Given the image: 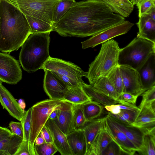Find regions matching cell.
Returning a JSON list of instances; mask_svg holds the SVG:
<instances>
[{
    "label": "cell",
    "mask_w": 155,
    "mask_h": 155,
    "mask_svg": "<svg viewBox=\"0 0 155 155\" xmlns=\"http://www.w3.org/2000/svg\"><path fill=\"white\" fill-rule=\"evenodd\" d=\"M18 103L21 108L24 110L26 107L25 103L24 101L22 99H20L18 100Z\"/></svg>",
    "instance_id": "681fc988"
},
{
    "label": "cell",
    "mask_w": 155,
    "mask_h": 155,
    "mask_svg": "<svg viewBox=\"0 0 155 155\" xmlns=\"http://www.w3.org/2000/svg\"><path fill=\"white\" fill-rule=\"evenodd\" d=\"M143 155H155V135L144 134L143 139Z\"/></svg>",
    "instance_id": "e575fe53"
},
{
    "label": "cell",
    "mask_w": 155,
    "mask_h": 155,
    "mask_svg": "<svg viewBox=\"0 0 155 155\" xmlns=\"http://www.w3.org/2000/svg\"><path fill=\"white\" fill-rule=\"evenodd\" d=\"M107 5L114 13L124 18L129 16L134 5L129 0H99Z\"/></svg>",
    "instance_id": "cb8c5ba5"
},
{
    "label": "cell",
    "mask_w": 155,
    "mask_h": 155,
    "mask_svg": "<svg viewBox=\"0 0 155 155\" xmlns=\"http://www.w3.org/2000/svg\"><path fill=\"white\" fill-rule=\"evenodd\" d=\"M34 148L35 155H53L58 151L53 143L34 144Z\"/></svg>",
    "instance_id": "d590c367"
},
{
    "label": "cell",
    "mask_w": 155,
    "mask_h": 155,
    "mask_svg": "<svg viewBox=\"0 0 155 155\" xmlns=\"http://www.w3.org/2000/svg\"><path fill=\"white\" fill-rule=\"evenodd\" d=\"M137 70L144 91L155 86V53H152Z\"/></svg>",
    "instance_id": "e0dca14e"
},
{
    "label": "cell",
    "mask_w": 155,
    "mask_h": 155,
    "mask_svg": "<svg viewBox=\"0 0 155 155\" xmlns=\"http://www.w3.org/2000/svg\"><path fill=\"white\" fill-rule=\"evenodd\" d=\"M0 103L3 109H6L11 116L21 121L24 110L21 108L13 96L0 81Z\"/></svg>",
    "instance_id": "9a60e30c"
},
{
    "label": "cell",
    "mask_w": 155,
    "mask_h": 155,
    "mask_svg": "<svg viewBox=\"0 0 155 155\" xmlns=\"http://www.w3.org/2000/svg\"><path fill=\"white\" fill-rule=\"evenodd\" d=\"M142 99L138 107L140 109L145 104L151 103L155 101V86L149 89L141 94Z\"/></svg>",
    "instance_id": "74e56055"
},
{
    "label": "cell",
    "mask_w": 155,
    "mask_h": 155,
    "mask_svg": "<svg viewBox=\"0 0 155 155\" xmlns=\"http://www.w3.org/2000/svg\"><path fill=\"white\" fill-rule=\"evenodd\" d=\"M139 17L147 13L152 8L155 7V0H141L137 6Z\"/></svg>",
    "instance_id": "f35d334b"
},
{
    "label": "cell",
    "mask_w": 155,
    "mask_h": 155,
    "mask_svg": "<svg viewBox=\"0 0 155 155\" xmlns=\"http://www.w3.org/2000/svg\"><path fill=\"white\" fill-rule=\"evenodd\" d=\"M25 15L30 26L31 34L50 32L53 31L52 25L29 16Z\"/></svg>",
    "instance_id": "f546056e"
},
{
    "label": "cell",
    "mask_w": 155,
    "mask_h": 155,
    "mask_svg": "<svg viewBox=\"0 0 155 155\" xmlns=\"http://www.w3.org/2000/svg\"><path fill=\"white\" fill-rule=\"evenodd\" d=\"M61 109H56L54 110L50 114L49 118L52 120L57 119L59 115Z\"/></svg>",
    "instance_id": "7dc6e473"
},
{
    "label": "cell",
    "mask_w": 155,
    "mask_h": 155,
    "mask_svg": "<svg viewBox=\"0 0 155 155\" xmlns=\"http://www.w3.org/2000/svg\"><path fill=\"white\" fill-rule=\"evenodd\" d=\"M64 100L74 105L81 104L91 101L84 90L82 84L68 87L65 94Z\"/></svg>",
    "instance_id": "603a6c76"
},
{
    "label": "cell",
    "mask_w": 155,
    "mask_h": 155,
    "mask_svg": "<svg viewBox=\"0 0 155 155\" xmlns=\"http://www.w3.org/2000/svg\"><path fill=\"white\" fill-rule=\"evenodd\" d=\"M124 21L101 1L86 0L74 2L53 25V31L63 37L93 36Z\"/></svg>",
    "instance_id": "6da1fadb"
},
{
    "label": "cell",
    "mask_w": 155,
    "mask_h": 155,
    "mask_svg": "<svg viewBox=\"0 0 155 155\" xmlns=\"http://www.w3.org/2000/svg\"><path fill=\"white\" fill-rule=\"evenodd\" d=\"M12 132L18 136L23 138V132L22 123L20 122L11 121L9 125Z\"/></svg>",
    "instance_id": "7bdbcfd3"
},
{
    "label": "cell",
    "mask_w": 155,
    "mask_h": 155,
    "mask_svg": "<svg viewBox=\"0 0 155 155\" xmlns=\"http://www.w3.org/2000/svg\"><path fill=\"white\" fill-rule=\"evenodd\" d=\"M139 112L140 111L121 109L120 112L119 114L122 116L131 125L135 121Z\"/></svg>",
    "instance_id": "60d3db41"
},
{
    "label": "cell",
    "mask_w": 155,
    "mask_h": 155,
    "mask_svg": "<svg viewBox=\"0 0 155 155\" xmlns=\"http://www.w3.org/2000/svg\"><path fill=\"white\" fill-rule=\"evenodd\" d=\"M31 107L27 111H25L23 117L20 121L22 123L23 130V140L29 141L31 127Z\"/></svg>",
    "instance_id": "836d02e7"
},
{
    "label": "cell",
    "mask_w": 155,
    "mask_h": 155,
    "mask_svg": "<svg viewBox=\"0 0 155 155\" xmlns=\"http://www.w3.org/2000/svg\"><path fill=\"white\" fill-rule=\"evenodd\" d=\"M134 25V23L128 21H124L82 42V48L85 49L89 48H94L116 36L125 34Z\"/></svg>",
    "instance_id": "30bf717a"
},
{
    "label": "cell",
    "mask_w": 155,
    "mask_h": 155,
    "mask_svg": "<svg viewBox=\"0 0 155 155\" xmlns=\"http://www.w3.org/2000/svg\"><path fill=\"white\" fill-rule=\"evenodd\" d=\"M44 90L50 99L64 100L68 87L53 72L45 69Z\"/></svg>",
    "instance_id": "7c38bea8"
},
{
    "label": "cell",
    "mask_w": 155,
    "mask_h": 155,
    "mask_svg": "<svg viewBox=\"0 0 155 155\" xmlns=\"http://www.w3.org/2000/svg\"><path fill=\"white\" fill-rule=\"evenodd\" d=\"M73 155H85L87 151L86 140L83 129L75 130L66 135Z\"/></svg>",
    "instance_id": "44dd1931"
},
{
    "label": "cell",
    "mask_w": 155,
    "mask_h": 155,
    "mask_svg": "<svg viewBox=\"0 0 155 155\" xmlns=\"http://www.w3.org/2000/svg\"><path fill=\"white\" fill-rule=\"evenodd\" d=\"M67 102L50 99L39 101L31 107V127L29 141L33 145L41 130L49 119L51 113L56 109H60Z\"/></svg>",
    "instance_id": "8992f818"
},
{
    "label": "cell",
    "mask_w": 155,
    "mask_h": 155,
    "mask_svg": "<svg viewBox=\"0 0 155 155\" xmlns=\"http://www.w3.org/2000/svg\"><path fill=\"white\" fill-rule=\"evenodd\" d=\"M92 85L96 89L109 97L120 102L118 100L117 95L114 85L107 77L100 78Z\"/></svg>",
    "instance_id": "f1b7e54d"
},
{
    "label": "cell",
    "mask_w": 155,
    "mask_h": 155,
    "mask_svg": "<svg viewBox=\"0 0 155 155\" xmlns=\"http://www.w3.org/2000/svg\"><path fill=\"white\" fill-rule=\"evenodd\" d=\"M141 0H131L130 2L134 5H136L137 6Z\"/></svg>",
    "instance_id": "f907efd6"
},
{
    "label": "cell",
    "mask_w": 155,
    "mask_h": 155,
    "mask_svg": "<svg viewBox=\"0 0 155 155\" xmlns=\"http://www.w3.org/2000/svg\"><path fill=\"white\" fill-rule=\"evenodd\" d=\"M104 124L106 132L123 153L133 155L136 152H139V150L113 124L107 114L105 117Z\"/></svg>",
    "instance_id": "8fae6325"
},
{
    "label": "cell",
    "mask_w": 155,
    "mask_h": 155,
    "mask_svg": "<svg viewBox=\"0 0 155 155\" xmlns=\"http://www.w3.org/2000/svg\"><path fill=\"white\" fill-rule=\"evenodd\" d=\"M104 121V120L97 134L85 155H101L108 145L113 141L106 131Z\"/></svg>",
    "instance_id": "7402d4cb"
},
{
    "label": "cell",
    "mask_w": 155,
    "mask_h": 155,
    "mask_svg": "<svg viewBox=\"0 0 155 155\" xmlns=\"http://www.w3.org/2000/svg\"><path fill=\"white\" fill-rule=\"evenodd\" d=\"M106 77L114 85L118 99L120 94L123 92L124 88L122 75L119 65L114 68Z\"/></svg>",
    "instance_id": "1f68e13d"
},
{
    "label": "cell",
    "mask_w": 155,
    "mask_h": 155,
    "mask_svg": "<svg viewBox=\"0 0 155 155\" xmlns=\"http://www.w3.org/2000/svg\"><path fill=\"white\" fill-rule=\"evenodd\" d=\"M105 117L87 122L83 130L87 145V151L93 143L101 128Z\"/></svg>",
    "instance_id": "484cf974"
},
{
    "label": "cell",
    "mask_w": 155,
    "mask_h": 155,
    "mask_svg": "<svg viewBox=\"0 0 155 155\" xmlns=\"http://www.w3.org/2000/svg\"><path fill=\"white\" fill-rule=\"evenodd\" d=\"M23 138L12 134L0 141V150L7 155H15L22 141Z\"/></svg>",
    "instance_id": "83f0119b"
},
{
    "label": "cell",
    "mask_w": 155,
    "mask_h": 155,
    "mask_svg": "<svg viewBox=\"0 0 155 155\" xmlns=\"http://www.w3.org/2000/svg\"><path fill=\"white\" fill-rule=\"evenodd\" d=\"M74 106V104L66 102L61 109L58 118L53 120L66 135L75 130L73 120Z\"/></svg>",
    "instance_id": "d6986e66"
},
{
    "label": "cell",
    "mask_w": 155,
    "mask_h": 155,
    "mask_svg": "<svg viewBox=\"0 0 155 155\" xmlns=\"http://www.w3.org/2000/svg\"><path fill=\"white\" fill-rule=\"evenodd\" d=\"M122 153L119 146L112 141L102 151L101 155H119L122 154Z\"/></svg>",
    "instance_id": "ab89813d"
},
{
    "label": "cell",
    "mask_w": 155,
    "mask_h": 155,
    "mask_svg": "<svg viewBox=\"0 0 155 155\" xmlns=\"http://www.w3.org/2000/svg\"><path fill=\"white\" fill-rule=\"evenodd\" d=\"M153 53L155 43L137 37L126 47L120 48L118 64L137 70Z\"/></svg>",
    "instance_id": "5b68a950"
},
{
    "label": "cell",
    "mask_w": 155,
    "mask_h": 155,
    "mask_svg": "<svg viewBox=\"0 0 155 155\" xmlns=\"http://www.w3.org/2000/svg\"><path fill=\"white\" fill-rule=\"evenodd\" d=\"M155 101L144 105L131 125L140 129L144 134L155 135Z\"/></svg>",
    "instance_id": "4fadbf2b"
},
{
    "label": "cell",
    "mask_w": 155,
    "mask_h": 155,
    "mask_svg": "<svg viewBox=\"0 0 155 155\" xmlns=\"http://www.w3.org/2000/svg\"><path fill=\"white\" fill-rule=\"evenodd\" d=\"M50 130L53 143L62 155H73L68 143L66 135L64 134L52 120L49 118L45 125Z\"/></svg>",
    "instance_id": "2e32d148"
},
{
    "label": "cell",
    "mask_w": 155,
    "mask_h": 155,
    "mask_svg": "<svg viewBox=\"0 0 155 155\" xmlns=\"http://www.w3.org/2000/svg\"><path fill=\"white\" fill-rule=\"evenodd\" d=\"M113 124L126 136L127 137L139 150L142 154L144 148V133L139 128L131 125H128L115 119L107 114Z\"/></svg>",
    "instance_id": "ac0fdd59"
},
{
    "label": "cell",
    "mask_w": 155,
    "mask_h": 155,
    "mask_svg": "<svg viewBox=\"0 0 155 155\" xmlns=\"http://www.w3.org/2000/svg\"><path fill=\"white\" fill-rule=\"evenodd\" d=\"M12 134L8 128L0 126V141Z\"/></svg>",
    "instance_id": "bcb514c9"
},
{
    "label": "cell",
    "mask_w": 155,
    "mask_h": 155,
    "mask_svg": "<svg viewBox=\"0 0 155 155\" xmlns=\"http://www.w3.org/2000/svg\"><path fill=\"white\" fill-rule=\"evenodd\" d=\"M104 108L107 111L113 114H118L121 111V109L117 104L107 105L104 106Z\"/></svg>",
    "instance_id": "f6af8a7d"
},
{
    "label": "cell",
    "mask_w": 155,
    "mask_h": 155,
    "mask_svg": "<svg viewBox=\"0 0 155 155\" xmlns=\"http://www.w3.org/2000/svg\"><path fill=\"white\" fill-rule=\"evenodd\" d=\"M138 96L127 92H122L118 97L120 104L124 102L135 104Z\"/></svg>",
    "instance_id": "b9f144b4"
},
{
    "label": "cell",
    "mask_w": 155,
    "mask_h": 155,
    "mask_svg": "<svg viewBox=\"0 0 155 155\" xmlns=\"http://www.w3.org/2000/svg\"><path fill=\"white\" fill-rule=\"evenodd\" d=\"M82 85L84 90L91 101L97 102L104 107L120 103V101L115 100L97 90L91 85L84 82Z\"/></svg>",
    "instance_id": "d4e9b609"
},
{
    "label": "cell",
    "mask_w": 155,
    "mask_h": 155,
    "mask_svg": "<svg viewBox=\"0 0 155 155\" xmlns=\"http://www.w3.org/2000/svg\"><path fill=\"white\" fill-rule=\"evenodd\" d=\"M139 18L136 23L139 29L137 37L155 43V19L148 13Z\"/></svg>",
    "instance_id": "ffe728a7"
},
{
    "label": "cell",
    "mask_w": 155,
    "mask_h": 155,
    "mask_svg": "<svg viewBox=\"0 0 155 155\" xmlns=\"http://www.w3.org/2000/svg\"><path fill=\"white\" fill-rule=\"evenodd\" d=\"M34 146L30 141L22 140L15 155H35Z\"/></svg>",
    "instance_id": "8d00e7d4"
},
{
    "label": "cell",
    "mask_w": 155,
    "mask_h": 155,
    "mask_svg": "<svg viewBox=\"0 0 155 155\" xmlns=\"http://www.w3.org/2000/svg\"><path fill=\"white\" fill-rule=\"evenodd\" d=\"M73 120L75 130L83 129L87 122L81 104L74 105Z\"/></svg>",
    "instance_id": "d6a6232c"
},
{
    "label": "cell",
    "mask_w": 155,
    "mask_h": 155,
    "mask_svg": "<svg viewBox=\"0 0 155 155\" xmlns=\"http://www.w3.org/2000/svg\"><path fill=\"white\" fill-rule=\"evenodd\" d=\"M31 34L25 15L6 0H0V51H17Z\"/></svg>",
    "instance_id": "7a4b0ae2"
},
{
    "label": "cell",
    "mask_w": 155,
    "mask_h": 155,
    "mask_svg": "<svg viewBox=\"0 0 155 155\" xmlns=\"http://www.w3.org/2000/svg\"><path fill=\"white\" fill-rule=\"evenodd\" d=\"M120 48L118 43L111 39L102 44L101 48L94 61L89 65L86 77L91 85L107 75L118 65Z\"/></svg>",
    "instance_id": "277c9868"
},
{
    "label": "cell",
    "mask_w": 155,
    "mask_h": 155,
    "mask_svg": "<svg viewBox=\"0 0 155 155\" xmlns=\"http://www.w3.org/2000/svg\"><path fill=\"white\" fill-rule=\"evenodd\" d=\"M50 33L31 34L21 46L19 61L27 72L32 73L42 69L50 57Z\"/></svg>",
    "instance_id": "3957f363"
},
{
    "label": "cell",
    "mask_w": 155,
    "mask_h": 155,
    "mask_svg": "<svg viewBox=\"0 0 155 155\" xmlns=\"http://www.w3.org/2000/svg\"><path fill=\"white\" fill-rule=\"evenodd\" d=\"M81 104L86 122L99 118L104 112V107L94 101H91Z\"/></svg>",
    "instance_id": "4316f807"
},
{
    "label": "cell",
    "mask_w": 155,
    "mask_h": 155,
    "mask_svg": "<svg viewBox=\"0 0 155 155\" xmlns=\"http://www.w3.org/2000/svg\"><path fill=\"white\" fill-rule=\"evenodd\" d=\"M19 61L9 53L0 52V81L16 84L22 78Z\"/></svg>",
    "instance_id": "9c48e42d"
},
{
    "label": "cell",
    "mask_w": 155,
    "mask_h": 155,
    "mask_svg": "<svg viewBox=\"0 0 155 155\" xmlns=\"http://www.w3.org/2000/svg\"><path fill=\"white\" fill-rule=\"evenodd\" d=\"M75 2V0H59L57 2L54 9L53 25L60 20Z\"/></svg>",
    "instance_id": "4dcf8cb0"
},
{
    "label": "cell",
    "mask_w": 155,
    "mask_h": 155,
    "mask_svg": "<svg viewBox=\"0 0 155 155\" xmlns=\"http://www.w3.org/2000/svg\"><path fill=\"white\" fill-rule=\"evenodd\" d=\"M119 66L123 80V92L128 93L138 96H140L144 91L138 72L136 70L128 66Z\"/></svg>",
    "instance_id": "5bb4252c"
},
{
    "label": "cell",
    "mask_w": 155,
    "mask_h": 155,
    "mask_svg": "<svg viewBox=\"0 0 155 155\" xmlns=\"http://www.w3.org/2000/svg\"><path fill=\"white\" fill-rule=\"evenodd\" d=\"M28 15L53 25L54 9L59 0H6Z\"/></svg>",
    "instance_id": "52a82bcc"
},
{
    "label": "cell",
    "mask_w": 155,
    "mask_h": 155,
    "mask_svg": "<svg viewBox=\"0 0 155 155\" xmlns=\"http://www.w3.org/2000/svg\"><path fill=\"white\" fill-rule=\"evenodd\" d=\"M42 69L50 70L57 75L68 77L81 83L84 82L82 77H86L87 74V72L84 71L79 67L72 62L51 57Z\"/></svg>",
    "instance_id": "ba28073f"
},
{
    "label": "cell",
    "mask_w": 155,
    "mask_h": 155,
    "mask_svg": "<svg viewBox=\"0 0 155 155\" xmlns=\"http://www.w3.org/2000/svg\"><path fill=\"white\" fill-rule=\"evenodd\" d=\"M45 142L44 139L41 136H38L36 139L35 144L40 145Z\"/></svg>",
    "instance_id": "c3c4849f"
},
{
    "label": "cell",
    "mask_w": 155,
    "mask_h": 155,
    "mask_svg": "<svg viewBox=\"0 0 155 155\" xmlns=\"http://www.w3.org/2000/svg\"><path fill=\"white\" fill-rule=\"evenodd\" d=\"M39 135L44 139L45 142L53 143V139L50 132L45 125L41 129Z\"/></svg>",
    "instance_id": "ee69618b"
}]
</instances>
